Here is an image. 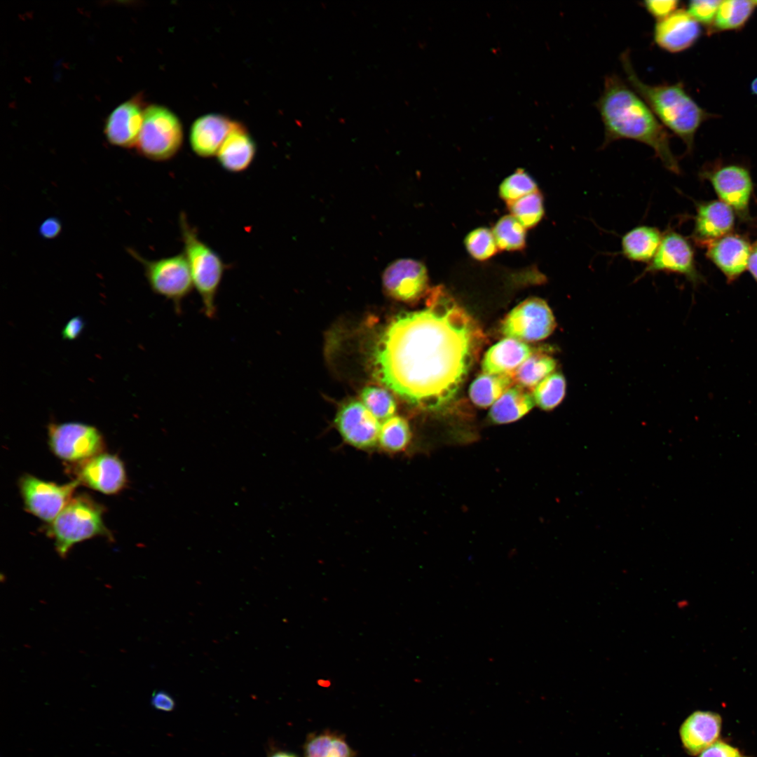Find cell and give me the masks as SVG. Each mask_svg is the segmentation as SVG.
Listing matches in <instances>:
<instances>
[{
	"label": "cell",
	"mask_w": 757,
	"mask_h": 757,
	"mask_svg": "<svg viewBox=\"0 0 757 757\" xmlns=\"http://www.w3.org/2000/svg\"><path fill=\"white\" fill-rule=\"evenodd\" d=\"M706 256L723 273L728 282L748 268L751 245L742 235L730 233L707 247Z\"/></svg>",
	"instance_id": "cell-17"
},
{
	"label": "cell",
	"mask_w": 757,
	"mask_h": 757,
	"mask_svg": "<svg viewBox=\"0 0 757 757\" xmlns=\"http://www.w3.org/2000/svg\"><path fill=\"white\" fill-rule=\"evenodd\" d=\"M151 706L157 710L171 711L175 707L174 699L164 690H156L151 699Z\"/></svg>",
	"instance_id": "cell-40"
},
{
	"label": "cell",
	"mask_w": 757,
	"mask_h": 757,
	"mask_svg": "<svg viewBox=\"0 0 757 757\" xmlns=\"http://www.w3.org/2000/svg\"><path fill=\"white\" fill-rule=\"evenodd\" d=\"M492 232L501 250H521L526 245V229L512 214L499 219Z\"/></svg>",
	"instance_id": "cell-29"
},
{
	"label": "cell",
	"mask_w": 757,
	"mask_h": 757,
	"mask_svg": "<svg viewBox=\"0 0 757 757\" xmlns=\"http://www.w3.org/2000/svg\"><path fill=\"white\" fill-rule=\"evenodd\" d=\"M75 480L105 494L121 491L127 482L124 465L116 455L100 453L75 463Z\"/></svg>",
	"instance_id": "cell-14"
},
{
	"label": "cell",
	"mask_w": 757,
	"mask_h": 757,
	"mask_svg": "<svg viewBox=\"0 0 757 757\" xmlns=\"http://www.w3.org/2000/svg\"><path fill=\"white\" fill-rule=\"evenodd\" d=\"M327 757H354V753L345 739L336 735Z\"/></svg>",
	"instance_id": "cell-43"
},
{
	"label": "cell",
	"mask_w": 757,
	"mask_h": 757,
	"mask_svg": "<svg viewBox=\"0 0 757 757\" xmlns=\"http://www.w3.org/2000/svg\"><path fill=\"white\" fill-rule=\"evenodd\" d=\"M674 273L684 275L696 285L702 280L695 261L694 249L681 234L669 230L662 235L660 245L644 268L641 276L657 272Z\"/></svg>",
	"instance_id": "cell-12"
},
{
	"label": "cell",
	"mask_w": 757,
	"mask_h": 757,
	"mask_svg": "<svg viewBox=\"0 0 757 757\" xmlns=\"http://www.w3.org/2000/svg\"><path fill=\"white\" fill-rule=\"evenodd\" d=\"M79 484L75 479L68 484H57L30 475L22 476L19 481L26 510L48 523L52 522L70 502Z\"/></svg>",
	"instance_id": "cell-11"
},
{
	"label": "cell",
	"mask_w": 757,
	"mask_h": 757,
	"mask_svg": "<svg viewBox=\"0 0 757 757\" xmlns=\"http://www.w3.org/2000/svg\"><path fill=\"white\" fill-rule=\"evenodd\" d=\"M735 212L720 200L696 204V215L692 237L700 246L707 247L732 233Z\"/></svg>",
	"instance_id": "cell-16"
},
{
	"label": "cell",
	"mask_w": 757,
	"mask_h": 757,
	"mask_svg": "<svg viewBox=\"0 0 757 757\" xmlns=\"http://www.w3.org/2000/svg\"><path fill=\"white\" fill-rule=\"evenodd\" d=\"M722 718L718 713L696 711L688 716L679 729L683 747L690 756H699L718 739Z\"/></svg>",
	"instance_id": "cell-20"
},
{
	"label": "cell",
	"mask_w": 757,
	"mask_h": 757,
	"mask_svg": "<svg viewBox=\"0 0 757 757\" xmlns=\"http://www.w3.org/2000/svg\"><path fill=\"white\" fill-rule=\"evenodd\" d=\"M482 336L470 315L435 287L423 309L399 315L384 331L374 357L376 378L410 404L442 408L461 387Z\"/></svg>",
	"instance_id": "cell-1"
},
{
	"label": "cell",
	"mask_w": 757,
	"mask_h": 757,
	"mask_svg": "<svg viewBox=\"0 0 757 757\" xmlns=\"http://www.w3.org/2000/svg\"><path fill=\"white\" fill-rule=\"evenodd\" d=\"M465 245L471 257L479 261L492 257L498 249L493 232L484 227L470 231L465 238Z\"/></svg>",
	"instance_id": "cell-35"
},
{
	"label": "cell",
	"mask_w": 757,
	"mask_h": 757,
	"mask_svg": "<svg viewBox=\"0 0 757 757\" xmlns=\"http://www.w3.org/2000/svg\"><path fill=\"white\" fill-rule=\"evenodd\" d=\"M595 105L604 127L603 148L620 139L637 141L651 147L668 170L681 173L667 129L644 100L618 75L605 78Z\"/></svg>",
	"instance_id": "cell-2"
},
{
	"label": "cell",
	"mask_w": 757,
	"mask_h": 757,
	"mask_svg": "<svg viewBox=\"0 0 757 757\" xmlns=\"http://www.w3.org/2000/svg\"><path fill=\"white\" fill-rule=\"evenodd\" d=\"M335 423L343 439L355 447L369 449L378 441V419L361 402L352 400L342 405Z\"/></svg>",
	"instance_id": "cell-15"
},
{
	"label": "cell",
	"mask_w": 757,
	"mask_h": 757,
	"mask_svg": "<svg viewBox=\"0 0 757 757\" xmlns=\"http://www.w3.org/2000/svg\"><path fill=\"white\" fill-rule=\"evenodd\" d=\"M532 355L531 348L514 339H503L491 347L482 361V369L489 374H513Z\"/></svg>",
	"instance_id": "cell-23"
},
{
	"label": "cell",
	"mask_w": 757,
	"mask_h": 757,
	"mask_svg": "<svg viewBox=\"0 0 757 757\" xmlns=\"http://www.w3.org/2000/svg\"><path fill=\"white\" fill-rule=\"evenodd\" d=\"M701 177L709 181L719 200L730 207L744 221H748L753 181L747 168L742 165H716L704 168Z\"/></svg>",
	"instance_id": "cell-9"
},
{
	"label": "cell",
	"mask_w": 757,
	"mask_h": 757,
	"mask_svg": "<svg viewBox=\"0 0 757 757\" xmlns=\"http://www.w3.org/2000/svg\"><path fill=\"white\" fill-rule=\"evenodd\" d=\"M361 399L363 404L377 419L385 421L393 416L396 411L395 400L385 388L367 386L362 391Z\"/></svg>",
	"instance_id": "cell-33"
},
{
	"label": "cell",
	"mask_w": 757,
	"mask_h": 757,
	"mask_svg": "<svg viewBox=\"0 0 757 757\" xmlns=\"http://www.w3.org/2000/svg\"><path fill=\"white\" fill-rule=\"evenodd\" d=\"M144 112L142 101L137 97L119 104L109 115L105 123L107 141L123 148L135 146L142 129Z\"/></svg>",
	"instance_id": "cell-19"
},
{
	"label": "cell",
	"mask_w": 757,
	"mask_h": 757,
	"mask_svg": "<svg viewBox=\"0 0 757 757\" xmlns=\"http://www.w3.org/2000/svg\"><path fill=\"white\" fill-rule=\"evenodd\" d=\"M61 229L60 220L55 217H50L41 224L39 233L44 238L53 239L60 234Z\"/></svg>",
	"instance_id": "cell-42"
},
{
	"label": "cell",
	"mask_w": 757,
	"mask_h": 757,
	"mask_svg": "<svg viewBox=\"0 0 757 757\" xmlns=\"http://www.w3.org/2000/svg\"><path fill=\"white\" fill-rule=\"evenodd\" d=\"M270 757H296V756H294L293 754H291V753H289L279 751V752H276V753H273Z\"/></svg>",
	"instance_id": "cell-45"
},
{
	"label": "cell",
	"mask_w": 757,
	"mask_h": 757,
	"mask_svg": "<svg viewBox=\"0 0 757 757\" xmlns=\"http://www.w3.org/2000/svg\"><path fill=\"white\" fill-rule=\"evenodd\" d=\"M507 204L511 214L526 229L536 226L544 216L543 197L539 191Z\"/></svg>",
	"instance_id": "cell-31"
},
{
	"label": "cell",
	"mask_w": 757,
	"mask_h": 757,
	"mask_svg": "<svg viewBox=\"0 0 757 757\" xmlns=\"http://www.w3.org/2000/svg\"><path fill=\"white\" fill-rule=\"evenodd\" d=\"M48 434L54 454L74 464L102 453L104 448L100 432L95 427L82 423H50Z\"/></svg>",
	"instance_id": "cell-8"
},
{
	"label": "cell",
	"mask_w": 757,
	"mask_h": 757,
	"mask_svg": "<svg viewBox=\"0 0 757 757\" xmlns=\"http://www.w3.org/2000/svg\"><path fill=\"white\" fill-rule=\"evenodd\" d=\"M182 142V125L175 113L157 104L144 109L143 123L135 145L142 156L156 161H167L177 154Z\"/></svg>",
	"instance_id": "cell-6"
},
{
	"label": "cell",
	"mask_w": 757,
	"mask_h": 757,
	"mask_svg": "<svg viewBox=\"0 0 757 757\" xmlns=\"http://www.w3.org/2000/svg\"><path fill=\"white\" fill-rule=\"evenodd\" d=\"M104 509L86 495H79L70 500L57 517L49 523L46 533L54 540L57 554L64 558L76 543L111 533L103 521Z\"/></svg>",
	"instance_id": "cell-5"
},
{
	"label": "cell",
	"mask_w": 757,
	"mask_h": 757,
	"mask_svg": "<svg viewBox=\"0 0 757 757\" xmlns=\"http://www.w3.org/2000/svg\"><path fill=\"white\" fill-rule=\"evenodd\" d=\"M179 224L183 252L190 268L193 287L200 296L203 313L212 319L217 314L216 298L228 266L200 238L184 212L180 213Z\"/></svg>",
	"instance_id": "cell-4"
},
{
	"label": "cell",
	"mask_w": 757,
	"mask_h": 757,
	"mask_svg": "<svg viewBox=\"0 0 757 757\" xmlns=\"http://www.w3.org/2000/svg\"><path fill=\"white\" fill-rule=\"evenodd\" d=\"M335 735L324 732L310 737L305 744V757H327Z\"/></svg>",
	"instance_id": "cell-37"
},
{
	"label": "cell",
	"mask_w": 757,
	"mask_h": 757,
	"mask_svg": "<svg viewBox=\"0 0 757 757\" xmlns=\"http://www.w3.org/2000/svg\"><path fill=\"white\" fill-rule=\"evenodd\" d=\"M411 439L408 423L400 416H393L382 423L380 428L378 442L381 447L390 451L404 449Z\"/></svg>",
	"instance_id": "cell-32"
},
{
	"label": "cell",
	"mask_w": 757,
	"mask_h": 757,
	"mask_svg": "<svg viewBox=\"0 0 757 757\" xmlns=\"http://www.w3.org/2000/svg\"><path fill=\"white\" fill-rule=\"evenodd\" d=\"M662 235L655 226H636L622 237V253L629 260L649 263L660 245Z\"/></svg>",
	"instance_id": "cell-24"
},
{
	"label": "cell",
	"mask_w": 757,
	"mask_h": 757,
	"mask_svg": "<svg viewBox=\"0 0 757 757\" xmlns=\"http://www.w3.org/2000/svg\"><path fill=\"white\" fill-rule=\"evenodd\" d=\"M721 1L696 0L689 2L687 12L697 22L705 25L712 22Z\"/></svg>",
	"instance_id": "cell-36"
},
{
	"label": "cell",
	"mask_w": 757,
	"mask_h": 757,
	"mask_svg": "<svg viewBox=\"0 0 757 757\" xmlns=\"http://www.w3.org/2000/svg\"><path fill=\"white\" fill-rule=\"evenodd\" d=\"M753 2L755 4V6H757V1H753Z\"/></svg>",
	"instance_id": "cell-47"
},
{
	"label": "cell",
	"mask_w": 757,
	"mask_h": 757,
	"mask_svg": "<svg viewBox=\"0 0 757 757\" xmlns=\"http://www.w3.org/2000/svg\"><path fill=\"white\" fill-rule=\"evenodd\" d=\"M747 268L757 282V240L751 245Z\"/></svg>",
	"instance_id": "cell-44"
},
{
	"label": "cell",
	"mask_w": 757,
	"mask_h": 757,
	"mask_svg": "<svg viewBox=\"0 0 757 757\" xmlns=\"http://www.w3.org/2000/svg\"><path fill=\"white\" fill-rule=\"evenodd\" d=\"M620 61L629 85L662 125L683 140L688 152H691L695 133L709 114L690 96L681 83L649 85L642 81L633 68L628 50L621 54Z\"/></svg>",
	"instance_id": "cell-3"
},
{
	"label": "cell",
	"mask_w": 757,
	"mask_h": 757,
	"mask_svg": "<svg viewBox=\"0 0 757 757\" xmlns=\"http://www.w3.org/2000/svg\"><path fill=\"white\" fill-rule=\"evenodd\" d=\"M514 381L513 374H481L470 387V399L477 406L487 407L500 398Z\"/></svg>",
	"instance_id": "cell-26"
},
{
	"label": "cell",
	"mask_w": 757,
	"mask_h": 757,
	"mask_svg": "<svg viewBox=\"0 0 757 757\" xmlns=\"http://www.w3.org/2000/svg\"><path fill=\"white\" fill-rule=\"evenodd\" d=\"M535 404L533 395L517 385L508 389L492 405L489 416L496 424L512 423L526 415Z\"/></svg>",
	"instance_id": "cell-25"
},
{
	"label": "cell",
	"mask_w": 757,
	"mask_h": 757,
	"mask_svg": "<svg viewBox=\"0 0 757 757\" xmlns=\"http://www.w3.org/2000/svg\"><path fill=\"white\" fill-rule=\"evenodd\" d=\"M755 4L753 1H721L714 19L717 29H735L742 27L752 14Z\"/></svg>",
	"instance_id": "cell-28"
},
{
	"label": "cell",
	"mask_w": 757,
	"mask_h": 757,
	"mask_svg": "<svg viewBox=\"0 0 757 757\" xmlns=\"http://www.w3.org/2000/svg\"><path fill=\"white\" fill-rule=\"evenodd\" d=\"M382 284L390 297L400 301L414 302L428 292L427 269L417 260L397 259L384 271Z\"/></svg>",
	"instance_id": "cell-13"
},
{
	"label": "cell",
	"mask_w": 757,
	"mask_h": 757,
	"mask_svg": "<svg viewBox=\"0 0 757 757\" xmlns=\"http://www.w3.org/2000/svg\"><path fill=\"white\" fill-rule=\"evenodd\" d=\"M256 151L257 146L252 137L241 123L235 122L216 156L219 163L225 170L238 173L250 166Z\"/></svg>",
	"instance_id": "cell-22"
},
{
	"label": "cell",
	"mask_w": 757,
	"mask_h": 757,
	"mask_svg": "<svg viewBox=\"0 0 757 757\" xmlns=\"http://www.w3.org/2000/svg\"><path fill=\"white\" fill-rule=\"evenodd\" d=\"M235 121L219 114H208L197 118L191 127L189 141L192 150L200 157L217 155Z\"/></svg>",
	"instance_id": "cell-21"
},
{
	"label": "cell",
	"mask_w": 757,
	"mask_h": 757,
	"mask_svg": "<svg viewBox=\"0 0 757 757\" xmlns=\"http://www.w3.org/2000/svg\"><path fill=\"white\" fill-rule=\"evenodd\" d=\"M701 33L698 22L683 9L676 10L667 18L657 21L653 40L661 49L679 53L692 46Z\"/></svg>",
	"instance_id": "cell-18"
},
{
	"label": "cell",
	"mask_w": 757,
	"mask_h": 757,
	"mask_svg": "<svg viewBox=\"0 0 757 757\" xmlns=\"http://www.w3.org/2000/svg\"><path fill=\"white\" fill-rule=\"evenodd\" d=\"M699 757H749L744 755L738 748L726 742L718 739L704 750Z\"/></svg>",
	"instance_id": "cell-39"
},
{
	"label": "cell",
	"mask_w": 757,
	"mask_h": 757,
	"mask_svg": "<svg viewBox=\"0 0 757 757\" xmlns=\"http://www.w3.org/2000/svg\"><path fill=\"white\" fill-rule=\"evenodd\" d=\"M555 360L547 354L531 355L514 372L513 377L519 386L534 388L542 380L552 373L556 367Z\"/></svg>",
	"instance_id": "cell-27"
},
{
	"label": "cell",
	"mask_w": 757,
	"mask_h": 757,
	"mask_svg": "<svg viewBox=\"0 0 757 757\" xmlns=\"http://www.w3.org/2000/svg\"><path fill=\"white\" fill-rule=\"evenodd\" d=\"M556 327L555 318L547 304L536 297L527 299L505 318L502 333L519 341H536L550 336Z\"/></svg>",
	"instance_id": "cell-10"
},
{
	"label": "cell",
	"mask_w": 757,
	"mask_h": 757,
	"mask_svg": "<svg viewBox=\"0 0 757 757\" xmlns=\"http://www.w3.org/2000/svg\"><path fill=\"white\" fill-rule=\"evenodd\" d=\"M566 379L559 372H554L542 380L533 390L535 403L543 410H552L564 400L566 395Z\"/></svg>",
	"instance_id": "cell-30"
},
{
	"label": "cell",
	"mask_w": 757,
	"mask_h": 757,
	"mask_svg": "<svg viewBox=\"0 0 757 757\" xmlns=\"http://www.w3.org/2000/svg\"><path fill=\"white\" fill-rule=\"evenodd\" d=\"M84 328V320L80 316H76L70 319L65 325L62 331V336L64 339L74 340L82 333Z\"/></svg>",
	"instance_id": "cell-41"
},
{
	"label": "cell",
	"mask_w": 757,
	"mask_h": 757,
	"mask_svg": "<svg viewBox=\"0 0 757 757\" xmlns=\"http://www.w3.org/2000/svg\"><path fill=\"white\" fill-rule=\"evenodd\" d=\"M678 4L679 1L676 0L644 1L641 3V5L656 20V22L662 20L674 13L677 10Z\"/></svg>",
	"instance_id": "cell-38"
},
{
	"label": "cell",
	"mask_w": 757,
	"mask_h": 757,
	"mask_svg": "<svg viewBox=\"0 0 757 757\" xmlns=\"http://www.w3.org/2000/svg\"><path fill=\"white\" fill-rule=\"evenodd\" d=\"M128 252L143 266L151 290L172 301L175 311L180 312L183 301L194 288L190 268L184 252L149 260L133 249L128 248Z\"/></svg>",
	"instance_id": "cell-7"
},
{
	"label": "cell",
	"mask_w": 757,
	"mask_h": 757,
	"mask_svg": "<svg viewBox=\"0 0 757 757\" xmlns=\"http://www.w3.org/2000/svg\"><path fill=\"white\" fill-rule=\"evenodd\" d=\"M538 191L534 179L523 169L509 175L499 186V195L507 203Z\"/></svg>",
	"instance_id": "cell-34"
},
{
	"label": "cell",
	"mask_w": 757,
	"mask_h": 757,
	"mask_svg": "<svg viewBox=\"0 0 757 757\" xmlns=\"http://www.w3.org/2000/svg\"><path fill=\"white\" fill-rule=\"evenodd\" d=\"M751 90L752 94L757 95V78L751 82Z\"/></svg>",
	"instance_id": "cell-46"
}]
</instances>
